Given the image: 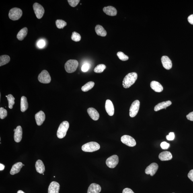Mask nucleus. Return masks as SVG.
<instances>
[{"instance_id":"20","label":"nucleus","mask_w":193,"mask_h":193,"mask_svg":"<svg viewBox=\"0 0 193 193\" xmlns=\"http://www.w3.org/2000/svg\"><path fill=\"white\" fill-rule=\"evenodd\" d=\"M150 86L151 88L156 92H161L163 90L162 86L157 81H152L150 84Z\"/></svg>"},{"instance_id":"44","label":"nucleus","mask_w":193,"mask_h":193,"mask_svg":"<svg viewBox=\"0 0 193 193\" xmlns=\"http://www.w3.org/2000/svg\"><path fill=\"white\" fill-rule=\"evenodd\" d=\"M188 21L189 23L193 25V14L189 16L188 18Z\"/></svg>"},{"instance_id":"9","label":"nucleus","mask_w":193,"mask_h":193,"mask_svg":"<svg viewBox=\"0 0 193 193\" xmlns=\"http://www.w3.org/2000/svg\"><path fill=\"white\" fill-rule=\"evenodd\" d=\"M119 162V158L117 156L114 155L109 157L106 161L107 166L110 168H114L117 165Z\"/></svg>"},{"instance_id":"28","label":"nucleus","mask_w":193,"mask_h":193,"mask_svg":"<svg viewBox=\"0 0 193 193\" xmlns=\"http://www.w3.org/2000/svg\"><path fill=\"white\" fill-rule=\"evenodd\" d=\"M10 57L8 55H2L0 56V66L5 65L10 61Z\"/></svg>"},{"instance_id":"2","label":"nucleus","mask_w":193,"mask_h":193,"mask_svg":"<svg viewBox=\"0 0 193 193\" xmlns=\"http://www.w3.org/2000/svg\"><path fill=\"white\" fill-rule=\"evenodd\" d=\"M69 127V122L67 121H64L60 124L57 132V137L62 139L65 137Z\"/></svg>"},{"instance_id":"4","label":"nucleus","mask_w":193,"mask_h":193,"mask_svg":"<svg viewBox=\"0 0 193 193\" xmlns=\"http://www.w3.org/2000/svg\"><path fill=\"white\" fill-rule=\"evenodd\" d=\"M79 62L75 60H70L66 62L65 64V69L68 73H72L76 70L78 66Z\"/></svg>"},{"instance_id":"17","label":"nucleus","mask_w":193,"mask_h":193,"mask_svg":"<svg viewBox=\"0 0 193 193\" xmlns=\"http://www.w3.org/2000/svg\"><path fill=\"white\" fill-rule=\"evenodd\" d=\"M87 112L89 115L92 119L94 121H97L99 117V114L97 111L94 108H89L88 109Z\"/></svg>"},{"instance_id":"33","label":"nucleus","mask_w":193,"mask_h":193,"mask_svg":"<svg viewBox=\"0 0 193 193\" xmlns=\"http://www.w3.org/2000/svg\"><path fill=\"white\" fill-rule=\"evenodd\" d=\"M71 39L75 42H79L81 40V36L79 33L76 32L72 33L71 36Z\"/></svg>"},{"instance_id":"21","label":"nucleus","mask_w":193,"mask_h":193,"mask_svg":"<svg viewBox=\"0 0 193 193\" xmlns=\"http://www.w3.org/2000/svg\"><path fill=\"white\" fill-rule=\"evenodd\" d=\"M172 104V102L170 101H165V102H162L158 104L155 107L154 110L155 111L160 110L162 109H166Z\"/></svg>"},{"instance_id":"6","label":"nucleus","mask_w":193,"mask_h":193,"mask_svg":"<svg viewBox=\"0 0 193 193\" xmlns=\"http://www.w3.org/2000/svg\"><path fill=\"white\" fill-rule=\"evenodd\" d=\"M38 80L40 83L47 84L50 83L51 79L48 72L44 70L39 75Z\"/></svg>"},{"instance_id":"47","label":"nucleus","mask_w":193,"mask_h":193,"mask_svg":"<svg viewBox=\"0 0 193 193\" xmlns=\"http://www.w3.org/2000/svg\"><path fill=\"white\" fill-rule=\"evenodd\" d=\"M15 130H16V129H14V131L15 132Z\"/></svg>"},{"instance_id":"34","label":"nucleus","mask_w":193,"mask_h":193,"mask_svg":"<svg viewBox=\"0 0 193 193\" xmlns=\"http://www.w3.org/2000/svg\"><path fill=\"white\" fill-rule=\"evenodd\" d=\"M117 56L119 59L122 61H126L129 59L128 56L125 54L123 52H119L117 53Z\"/></svg>"},{"instance_id":"22","label":"nucleus","mask_w":193,"mask_h":193,"mask_svg":"<svg viewBox=\"0 0 193 193\" xmlns=\"http://www.w3.org/2000/svg\"><path fill=\"white\" fill-rule=\"evenodd\" d=\"M101 190V187L99 185L93 183L89 186L87 193H99Z\"/></svg>"},{"instance_id":"10","label":"nucleus","mask_w":193,"mask_h":193,"mask_svg":"<svg viewBox=\"0 0 193 193\" xmlns=\"http://www.w3.org/2000/svg\"><path fill=\"white\" fill-rule=\"evenodd\" d=\"M121 141L123 143L130 147H134L136 145L135 140L131 136L125 135L121 138Z\"/></svg>"},{"instance_id":"35","label":"nucleus","mask_w":193,"mask_h":193,"mask_svg":"<svg viewBox=\"0 0 193 193\" xmlns=\"http://www.w3.org/2000/svg\"><path fill=\"white\" fill-rule=\"evenodd\" d=\"M7 116V111L3 107L0 108V118L3 119Z\"/></svg>"},{"instance_id":"32","label":"nucleus","mask_w":193,"mask_h":193,"mask_svg":"<svg viewBox=\"0 0 193 193\" xmlns=\"http://www.w3.org/2000/svg\"><path fill=\"white\" fill-rule=\"evenodd\" d=\"M56 27L59 29H63L64 27L66 26L67 23L61 19H58L56 21Z\"/></svg>"},{"instance_id":"1","label":"nucleus","mask_w":193,"mask_h":193,"mask_svg":"<svg viewBox=\"0 0 193 193\" xmlns=\"http://www.w3.org/2000/svg\"><path fill=\"white\" fill-rule=\"evenodd\" d=\"M138 75L136 72L128 73L124 78L123 81V86L124 88H127L134 84L137 80Z\"/></svg>"},{"instance_id":"8","label":"nucleus","mask_w":193,"mask_h":193,"mask_svg":"<svg viewBox=\"0 0 193 193\" xmlns=\"http://www.w3.org/2000/svg\"><path fill=\"white\" fill-rule=\"evenodd\" d=\"M140 106L139 100H136L132 103L130 109V116L131 117H134L138 114Z\"/></svg>"},{"instance_id":"26","label":"nucleus","mask_w":193,"mask_h":193,"mask_svg":"<svg viewBox=\"0 0 193 193\" xmlns=\"http://www.w3.org/2000/svg\"><path fill=\"white\" fill-rule=\"evenodd\" d=\"M95 31L97 34L99 36L105 37L107 34L106 31L101 25H97L95 27Z\"/></svg>"},{"instance_id":"18","label":"nucleus","mask_w":193,"mask_h":193,"mask_svg":"<svg viewBox=\"0 0 193 193\" xmlns=\"http://www.w3.org/2000/svg\"><path fill=\"white\" fill-rule=\"evenodd\" d=\"M159 159L162 161L170 160L172 158V156L170 152H162L159 155Z\"/></svg>"},{"instance_id":"25","label":"nucleus","mask_w":193,"mask_h":193,"mask_svg":"<svg viewBox=\"0 0 193 193\" xmlns=\"http://www.w3.org/2000/svg\"><path fill=\"white\" fill-rule=\"evenodd\" d=\"M28 107V103L26 97L23 96L21 97V110L22 112H24L27 110Z\"/></svg>"},{"instance_id":"3","label":"nucleus","mask_w":193,"mask_h":193,"mask_svg":"<svg viewBox=\"0 0 193 193\" xmlns=\"http://www.w3.org/2000/svg\"><path fill=\"white\" fill-rule=\"evenodd\" d=\"M100 146L96 142H91L85 143L82 146V149L85 152H95L100 149Z\"/></svg>"},{"instance_id":"36","label":"nucleus","mask_w":193,"mask_h":193,"mask_svg":"<svg viewBox=\"0 0 193 193\" xmlns=\"http://www.w3.org/2000/svg\"><path fill=\"white\" fill-rule=\"evenodd\" d=\"M80 1L79 0H68V1L70 5L73 7L76 6Z\"/></svg>"},{"instance_id":"46","label":"nucleus","mask_w":193,"mask_h":193,"mask_svg":"<svg viewBox=\"0 0 193 193\" xmlns=\"http://www.w3.org/2000/svg\"><path fill=\"white\" fill-rule=\"evenodd\" d=\"M17 193H25L23 191H22L19 190L17 192Z\"/></svg>"},{"instance_id":"45","label":"nucleus","mask_w":193,"mask_h":193,"mask_svg":"<svg viewBox=\"0 0 193 193\" xmlns=\"http://www.w3.org/2000/svg\"><path fill=\"white\" fill-rule=\"evenodd\" d=\"M5 168V166L3 164H0V171H2L4 170Z\"/></svg>"},{"instance_id":"12","label":"nucleus","mask_w":193,"mask_h":193,"mask_svg":"<svg viewBox=\"0 0 193 193\" xmlns=\"http://www.w3.org/2000/svg\"><path fill=\"white\" fill-rule=\"evenodd\" d=\"M105 109L109 116H112L114 114V107L111 101L109 99L106 101L105 103Z\"/></svg>"},{"instance_id":"19","label":"nucleus","mask_w":193,"mask_h":193,"mask_svg":"<svg viewBox=\"0 0 193 193\" xmlns=\"http://www.w3.org/2000/svg\"><path fill=\"white\" fill-rule=\"evenodd\" d=\"M103 11L107 15L111 16H116L117 14L116 9L111 6L105 7L103 8Z\"/></svg>"},{"instance_id":"11","label":"nucleus","mask_w":193,"mask_h":193,"mask_svg":"<svg viewBox=\"0 0 193 193\" xmlns=\"http://www.w3.org/2000/svg\"><path fill=\"white\" fill-rule=\"evenodd\" d=\"M159 168V166L156 163H153L147 166L145 169V172L146 174L150 175L153 176L157 172Z\"/></svg>"},{"instance_id":"5","label":"nucleus","mask_w":193,"mask_h":193,"mask_svg":"<svg viewBox=\"0 0 193 193\" xmlns=\"http://www.w3.org/2000/svg\"><path fill=\"white\" fill-rule=\"evenodd\" d=\"M22 10L18 8H14L10 10L9 13V18L13 21L18 20L22 16Z\"/></svg>"},{"instance_id":"39","label":"nucleus","mask_w":193,"mask_h":193,"mask_svg":"<svg viewBox=\"0 0 193 193\" xmlns=\"http://www.w3.org/2000/svg\"><path fill=\"white\" fill-rule=\"evenodd\" d=\"M46 45V43L45 41L43 40H40L38 41L37 43V46L39 48H42L44 47Z\"/></svg>"},{"instance_id":"40","label":"nucleus","mask_w":193,"mask_h":193,"mask_svg":"<svg viewBox=\"0 0 193 193\" xmlns=\"http://www.w3.org/2000/svg\"><path fill=\"white\" fill-rule=\"evenodd\" d=\"M175 137V134L173 132H170L166 137V139L169 141H172L174 139Z\"/></svg>"},{"instance_id":"41","label":"nucleus","mask_w":193,"mask_h":193,"mask_svg":"<svg viewBox=\"0 0 193 193\" xmlns=\"http://www.w3.org/2000/svg\"><path fill=\"white\" fill-rule=\"evenodd\" d=\"M186 117L188 120L191 121H193V112H191L187 115Z\"/></svg>"},{"instance_id":"15","label":"nucleus","mask_w":193,"mask_h":193,"mask_svg":"<svg viewBox=\"0 0 193 193\" xmlns=\"http://www.w3.org/2000/svg\"><path fill=\"white\" fill-rule=\"evenodd\" d=\"M60 185L59 183L53 181L50 183L48 189V193H59Z\"/></svg>"},{"instance_id":"42","label":"nucleus","mask_w":193,"mask_h":193,"mask_svg":"<svg viewBox=\"0 0 193 193\" xmlns=\"http://www.w3.org/2000/svg\"><path fill=\"white\" fill-rule=\"evenodd\" d=\"M188 177L191 181L193 182V169L191 170L188 173Z\"/></svg>"},{"instance_id":"14","label":"nucleus","mask_w":193,"mask_h":193,"mask_svg":"<svg viewBox=\"0 0 193 193\" xmlns=\"http://www.w3.org/2000/svg\"><path fill=\"white\" fill-rule=\"evenodd\" d=\"M161 60L163 67L166 69L169 70L172 67V63L168 56H163L162 57Z\"/></svg>"},{"instance_id":"27","label":"nucleus","mask_w":193,"mask_h":193,"mask_svg":"<svg viewBox=\"0 0 193 193\" xmlns=\"http://www.w3.org/2000/svg\"><path fill=\"white\" fill-rule=\"evenodd\" d=\"M28 34V29L26 27L21 29L17 35V38L19 40H23Z\"/></svg>"},{"instance_id":"50","label":"nucleus","mask_w":193,"mask_h":193,"mask_svg":"<svg viewBox=\"0 0 193 193\" xmlns=\"http://www.w3.org/2000/svg\"></svg>"},{"instance_id":"7","label":"nucleus","mask_w":193,"mask_h":193,"mask_svg":"<svg viewBox=\"0 0 193 193\" xmlns=\"http://www.w3.org/2000/svg\"><path fill=\"white\" fill-rule=\"evenodd\" d=\"M33 8L37 18H41L45 12L44 9L42 6L37 3H35L33 5Z\"/></svg>"},{"instance_id":"49","label":"nucleus","mask_w":193,"mask_h":193,"mask_svg":"<svg viewBox=\"0 0 193 193\" xmlns=\"http://www.w3.org/2000/svg\"><path fill=\"white\" fill-rule=\"evenodd\" d=\"M43 175H44V173H43Z\"/></svg>"},{"instance_id":"30","label":"nucleus","mask_w":193,"mask_h":193,"mask_svg":"<svg viewBox=\"0 0 193 193\" xmlns=\"http://www.w3.org/2000/svg\"><path fill=\"white\" fill-rule=\"evenodd\" d=\"M7 98L8 101V107L10 109H12L13 106L15 104V98L13 95L10 94L7 95Z\"/></svg>"},{"instance_id":"37","label":"nucleus","mask_w":193,"mask_h":193,"mask_svg":"<svg viewBox=\"0 0 193 193\" xmlns=\"http://www.w3.org/2000/svg\"><path fill=\"white\" fill-rule=\"evenodd\" d=\"M89 68H90V65L89 64L85 63L82 66L81 70L83 72H86L88 71Z\"/></svg>"},{"instance_id":"24","label":"nucleus","mask_w":193,"mask_h":193,"mask_svg":"<svg viewBox=\"0 0 193 193\" xmlns=\"http://www.w3.org/2000/svg\"><path fill=\"white\" fill-rule=\"evenodd\" d=\"M35 167H36L37 171L40 174H42L44 172L45 170L44 165L43 163L41 160L38 159L37 161Z\"/></svg>"},{"instance_id":"29","label":"nucleus","mask_w":193,"mask_h":193,"mask_svg":"<svg viewBox=\"0 0 193 193\" xmlns=\"http://www.w3.org/2000/svg\"><path fill=\"white\" fill-rule=\"evenodd\" d=\"M95 85V83L93 82L90 81L87 83L86 84L82 87L81 89L83 92L88 91L92 88Z\"/></svg>"},{"instance_id":"31","label":"nucleus","mask_w":193,"mask_h":193,"mask_svg":"<svg viewBox=\"0 0 193 193\" xmlns=\"http://www.w3.org/2000/svg\"><path fill=\"white\" fill-rule=\"evenodd\" d=\"M106 69V66L104 64H100L95 68L94 71L96 73H101Z\"/></svg>"},{"instance_id":"38","label":"nucleus","mask_w":193,"mask_h":193,"mask_svg":"<svg viewBox=\"0 0 193 193\" xmlns=\"http://www.w3.org/2000/svg\"><path fill=\"white\" fill-rule=\"evenodd\" d=\"M169 146H170L169 144L166 142H162L161 144V147L162 149L163 150H167L168 149L169 147Z\"/></svg>"},{"instance_id":"48","label":"nucleus","mask_w":193,"mask_h":193,"mask_svg":"<svg viewBox=\"0 0 193 193\" xmlns=\"http://www.w3.org/2000/svg\"><path fill=\"white\" fill-rule=\"evenodd\" d=\"M24 165H23V166H24Z\"/></svg>"},{"instance_id":"16","label":"nucleus","mask_w":193,"mask_h":193,"mask_svg":"<svg viewBox=\"0 0 193 193\" xmlns=\"http://www.w3.org/2000/svg\"><path fill=\"white\" fill-rule=\"evenodd\" d=\"M22 129L21 127L19 126L17 127L16 130L14 132V140L15 142L19 143L21 141L22 137Z\"/></svg>"},{"instance_id":"23","label":"nucleus","mask_w":193,"mask_h":193,"mask_svg":"<svg viewBox=\"0 0 193 193\" xmlns=\"http://www.w3.org/2000/svg\"><path fill=\"white\" fill-rule=\"evenodd\" d=\"M23 166V164L21 162H17L13 166L10 171V174L11 175H14L17 174L20 172L21 168Z\"/></svg>"},{"instance_id":"43","label":"nucleus","mask_w":193,"mask_h":193,"mask_svg":"<svg viewBox=\"0 0 193 193\" xmlns=\"http://www.w3.org/2000/svg\"><path fill=\"white\" fill-rule=\"evenodd\" d=\"M122 193H134L131 189L129 188H125L123 191Z\"/></svg>"},{"instance_id":"13","label":"nucleus","mask_w":193,"mask_h":193,"mask_svg":"<svg viewBox=\"0 0 193 193\" xmlns=\"http://www.w3.org/2000/svg\"><path fill=\"white\" fill-rule=\"evenodd\" d=\"M35 119L37 125H41L45 120V114L44 112L41 111L37 113L35 115Z\"/></svg>"}]
</instances>
